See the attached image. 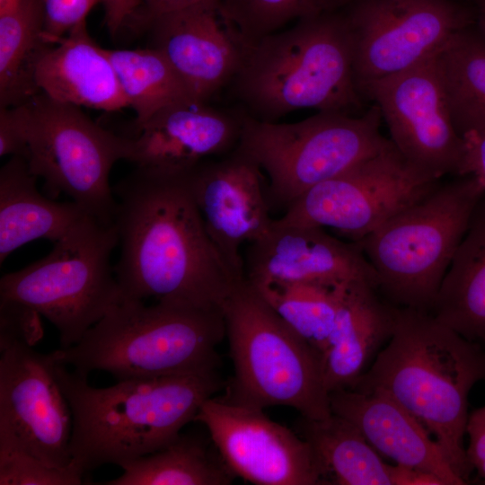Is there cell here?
<instances>
[{"label":"cell","mask_w":485,"mask_h":485,"mask_svg":"<svg viewBox=\"0 0 485 485\" xmlns=\"http://www.w3.org/2000/svg\"><path fill=\"white\" fill-rule=\"evenodd\" d=\"M127 299L221 308L239 278L209 236L186 173L137 167L113 187Z\"/></svg>","instance_id":"obj_1"},{"label":"cell","mask_w":485,"mask_h":485,"mask_svg":"<svg viewBox=\"0 0 485 485\" xmlns=\"http://www.w3.org/2000/svg\"><path fill=\"white\" fill-rule=\"evenodd\" d=\"M485 381V345L470 341L428 311L397 306L393 333L349 389L380 391L434 436L454 472L471 483L464 447L468 397Z\"/></svg>","instance_id":"obj_2"},{"label":"cell","mask_w":485,"mask_h":485,"mask_svg":"<svg viewBox=\"0 0 485 485\" xmlns=\"http://www.w3.org/2000/svg\"><path fill=\"white\" fill-rule=\"evenodd\" d=\"M56 374L73 414L71 466L84 476L166 446L224 385L217 368L119 380L103 388L58 359Z\"/></svg>","instance_id":"obj_3"},{"label":"cell","mask_w":485,"mask_h":485,"mask_svg":"<svg viewBox=\"0 0 485 485\" xmlns=\"http://www.w3.org/2000/svg\"><path fill=\"white\" fill-rule=\"evenodd\" d=\"M230 84L245 113L263 121H278L302 109L352 114L364 101L342 10L242 42Z\"/></svg>","instance_id":"obj_4"},{"label":"cell","mask_w":485,"mask_h":485,"mask_svg":"<svg viewBox=\"0 0 485 485\" xmlns=\"http://www.w3.org/2000/svg\"><path fill=\"white\" fill-rule=\"evenodd\" d=\"M225 337L221 308L125 298L76 344L54 351L81 375L101 370L119 381L217 368Z\"/></svg>","instance_id":"obj_5"},{"label":"cell","mask_w":485,"mask_h":485,"mask_svg":"<svg viewBox=\"0 0 485 485\" xmlns=\"http://www.w3.org/2000/svg\"><path fill=\"white\" fill-rule=\"evenodd\" d=\"M234 375L222 399L255 409L287 406L331 415L322 355L297 336L246 278L221 304Z\"/></svg>","instance_id":"obj_6"},{"label":"cell","mask_w":485,"mask_h":485,"mask_svg":"<svg viewBox=\"0 0 485 485\" xmlns=\"http://www.w3.org/2000/svg\"><path fill=\"white\" fill-rule=\"evenodd\" d=\"M485 190L473 175L439 181L423 198L357 241L377 289L396 306L430 312Z\"/></svg>","instance_id":"obj_7"},{"label":"cell","mask_w":485,"mask_h":485,"mask_svg":"<svg viewBox=\"0 0 485 485\" xmlns=\"http://www.w3.org/2000/svg\"><path fill=\"white\" fill-rule=\"evenodd\" d=\"M119 244L114 224L84 214L44 258L0 279V301L37 311L54 325L60 348L76 344L125 297L110 256Z\"/></svg>","instance_id":"obj_8"},{"label":"cell","mask_w":485,"mask_h":485,"mask_svg":"<svg viewBox=\"0 0 485 485\" xmlns=\"http://www.w3.org/2000/svg\"><path fill=\"white\" fill-rule=\"evenodd\" d=\"M373 105L362 115L318 111L293 123L242 113L238 146L269 179L268 198L286 209L316 185L374 155L389 142Z\"/></svg>","instance_id":"obj_9"},{"label":"cell","mask_w":485,"mask_h":485,"mask_svg":"<svg viewBox=\"0 0 485 485\" xmlns=\"http://www.w3.org/2000/svg\"><path fill=\"white\" fill-rule=\"evenodd\" d=\"M22 123L30 171L52 197L63 193L87 214L114 224L116 198L109 178L127 160L128 141L92 120L81 107L38 93L13 106Z\"/></svg>","instance_id":"obj_10"},{"label":"cell","mask_w":485,"mask_h":485,"mask_svg":"<svg viewBox=\"0 0 485 485\" xmlns=\"http://www.w3.org/2000/svg\"><path fill=\"white\" fill-rule=\"evenodd\" d=\"M342 12L362 97L371 84L425 61L475 23L463 0H351Z\"/></svg>","instance_id":"obj_11"},{"label":"cell","mask_w":485,"mask_h":485,"mask_svg":"<svg viewBox=\"0 0 485 485\" xmlns=\"http://www.w3.org/2000/svg\"><path fill=\"white\" fill-rule=\"evenodd\" d=\"M440 181L411 165L389 139L378 153L304 193L275 221L331 228L357 242Z\"/></svg>","instance_id":"obj_12"},{"label":"cell","mask_w":485,"mask_h":485,"mask_svg":"<svg viewBox=\"0 0 485 485\" xmlns=\"http://www.w3.org/2000/svg\"><path fill=\"white\" fill-rule=\"evenodd\" d=\"M57 362L55 351L40 353L0 337V451L66 468L73 414L57 381Z\"/></svg>","instance_id":"obj_13"},{"label":"cell","mask_w":485,"mask_h":485,"mask_svg":"<svg viewBox=\"0 0 485 485\" xmlns=\"http://www.w3.org/2000/svg\"><path fill=\"white\" fill-rule=\"evenodd\" d=\"M437 53L371 84L363 98L378 107L401 155L420 172L441 180L463 176L465 147L452 116Z\"/></svg>","instance_id":"obj_14"},{"label":"cell","mask_w":485,"mask_h":485,"mask_svg":"<svg viewBox=\"0 0 485 485\" xmlns=\"http://www.w3.org/2000/svg\"><path fill=\"white\" fill-rule=\"evenodd\" d=\"M194 421L203 424L223 461L235 477L256 485L327 484L312 445L273 421L263 410L211 397Z\"/></svg>","instance_id":"obj_15"},{"label":"cell","mask_w":485,"mask_h":485,"mask_svg":"<svg viewBox=\"0 0 485 485\" xmlns=\"http://www.w3.org/2000/svg\"><path fill=\"white\" fill-rule=\"evenodd\" d=\"M188 181L209 236L235 275L244 278L242 245L264 236L274 220L262 171L237 146L197 165Z\"/></svg>","instance_id":"obj_16"},{"label":"cell","mask_w":485,"mask_h":485,"mask_svg":"<svg viewBox=\"0 0 485 485\" xmlns=\"http://www.w3.org/2000/svg\"><path fill=\"white\" fill-rule=\"evenodd\" d=\"M245 278L253 285L269 282H311L337 286L365 278L377 287L374 269L357 242H345L322 227L282 225L249 243Z\"/></svg>","instance_id":"obj_17"},{"label":"cell","mask_w":485,"mask_h":485,"mask_svg":"<svg viewBox=\"0 0 485 485\" xmlns=\"http://www.w3.org/2000/svg\"><path fill=\"white\" fill-rule=\"evenodd\" d=\"M147 31L198 101L207 102L231 83L242 41L224 20L219 0H201L157 17Z\"/></svg>","instance_id":"obj_18"},{"label":"cell","mask_w":485,"mask_h":485,"mask_svg":"<svg viewBox=\"0 0 485 485\" xmlns=\"http://www.w3.org/2000/svg\"><path fill=\"white\" fill-rule=\"evenodd\" d=\"M242 124V113L226 112L207 102L170 106L123 135L128 147L127 161L137 167L186 173L234 149Z\"/></svg>","instance_id":"obj_19"},{"label":"cell","mask_w":485,"mask_h":485,"mask_svg":"<svg viewBox=\"0 0 485 485\" xmlns=\"http://www.w3.org/2000/svg\"><path fill=\"white\" fill-rule=\"evenodd\" d=\"M331 413L352 423L382 456L395 464L438 476L445 485H463L429 431L395 400L380 391L330 392Z\"/></svg>","instance_id":"obj_20"},{"label":"cell","mask_w":485,"mask_h":485,"mask_svg":"<svg viewBox=\"0 0 485 485\" xmlns=\"http://www.w3.org/2000/svg\"><path fill=\"white\" fill-rule=\"evenodd\" d=\"M32 81L37 93L78 107L108 112L128 107L107 49L90 36L85 21L40 48Z\"/></svg>","instance_id":"obj_21"},{"label":"cell","mask_w":485,"mask_h":485,"mask_svg":"<svg viewBox=\"0 0 485 485\" xmlns=\"http://www.w3.org/2000/svg\"><path fill=\"white\" fill-rule=\"evenodd\" d=\"M397 306L380 297L376 285L356 278L340 285L333 330L322 355L330 392L349 389L391 339Z\"/></svg>","instance_id":"obj_22"},{"label":"cell","mask_w":485,"mask_h":485,"mask_svg":"<svg viewBox=\"0 0 485 485\" xmlns=\"http://www.w3.org/2000/svg\"><path fill=\"white\" fill-rule=\"evenodd\" d=\"M26 160L11 158L0 170V263L21 246L37 239H60L84 214L74 201L42 195Z\"/></svg>","instance_id":"obj_23"},{"label":"cell","mask_w":485,"mask_h":485,"mask_svg":"<svg viewBox=\"0 0 485 485\" xmlns=\"http://www.w3.org/2000/svg\"><path fill=\"white\" fill-rule=\"evenodd\" d=\"M430 313L470 341L485 340V197L479 203Z\"/></svg>","instance_id":"obj_24"},{"label":"cell","mask_w":485,"mask_h":485,"mask_svg":"<svg viewBox=\"0 0 485 485\" xmlns=\"http://www.w3.org/2000/svg\"><path fill=\"white\" fill-rule=\"evenodd\" d=\"M297 427L321 461L327 484L393 485L392 465L344 418L333 413L322 419L302 417Z\"/></svg>","instance_id":"obj_25"},{"label":"cell","mask_w":485,"mask_h":485,"mask_svg":"<svg viewBox=\"0 0 485 485\" xmlns=\"http://www.w3.org/2000/svg\"><path fill=\"white\" fill-rule=\"evenodd\" d=\"M106 485H227L235 476L203 438L180 434L166 446L120 465Z\"/></svg>","instance_id":"obj_26"},{"label":"cell","mask_w":485,"mask_h":485,"mask_svg":"<svg viewBox=\"0 0 485 485\" xmlns=\"http://www.w3.org/2000/svg\"><path fill=\"white\" fill-rule=\"evenodd\" d=\"M437 62L460 135L485 130V34L475 23L458 31Z\"/></svg>","instance_id":"obj_27"},{"label":"cell","mask_w":485,"mask_h":485,"mask_svg":"<svg viewBox=\"0 0 485 485\" xmlns=\"http://www.w3.org/2000/svg\"><path fill=\"white\" fill-rule=\"evenodd\" d=\"M107 53L128 107L135 110L133 126L170 106L198 101L158 48L107 49Z\"/></svg>","instance_id":"obj_28"},{"label":"cell","mask_w":485,"mask_h":485,"mask_svg":"<svg viewBox=\"0 0 485 485\" xmlns=\"http://www.w3.org/2000/svg\"><path fill=\"white\" fill-rule=\"evenodd\" d=\"M43 0H22L0 15V107L17 106L38 93L32 65L47 43Z\"/></svg>","instance_id":"obj_29"},{"label":"cell","mask_w":485,"mask_h":485,"mask_svg":"<svg viewBox=\"0 0 485 485\" xmlns=\"http://www.w3.org/2000/svg\"><path fill=\"white\" fill-rule=\"evenodd\" d=\"M341 284L269 282L252 285L297 336L323 355L334 327Z\"/></svg>","instance_id":"obj_30"},{"label":"cell","mask_w":485,"mask_h":485,"mask_svg":"<svg viewBox=\"0 0 485 485\" xmlns=\"http://www.w3.org/2000/svg\"><path fill=\"white\" fill-rule=\"evenodd\" d=\"M351 0H219L220 13L242 42L313 16L343 10Z\"/></svg>","instance_id":"obj_31"},{"label":"cell","mask_w":485,"mask_h":485,"mask_svg":"<svg viewBox=\"0 0 485 485\" xmlns=\"http://www.w3.org/2000/svg\"><path fill=\"white\" fill-rule=\"evenodd\" d=\"M84 475L73 466H52L17 451H0V485H79Z\"/></svg>","instance_id":"obj_32"},{"label":"cell","mask_w":485,"mask_h":485,"mask_svg":"<svg viewBox=\"0 0 485 485\" xmlns=\"http://www.w3.org/2000/svg\"><path fill=\"white\" fill-rule=\"evenodd\" d=\"M41 315L26 305L0 301V337L33 347L43 337Z\"/></svg>","instance_id":"obj_33"},{"label":"cell","mask_w":485,"mask_h":485,"mask_svg":"<svg viewBox=\"0 0 485 485\" xmlns=\"http://www.w3.org/2000/svg\"><path fill=\"white\" fill-rule=\"evenodd\" d=\"M100 0H43L45 25L43 37L47 43L66 35L85 21L91 9Z\"/></svg>","instance_id":"obj_34"},{"label":"cell","mask_w":485,"mask_h":485,"mask_svg":"<svg viewBox=\"0 0 485 485\" xmlns=\"http://www.w3.org/2000/svg\"><path fill=\"white\" fill-rule=\"evenodd\" d=\"M466 434L469 436L466 455L475 472L473 481L485 484V405L469 413Z\"/></svg>","instance_id":"obj_35"},{"label":"cell","mask_w":485,"mask_h":485,"mask_svg":"<svg viewBox=\"0 0 485 485\" xmlns=\"http://www.w3.org/2000/svg\"><path fill=\"white\" fill-rule=\"evenodd\" d=\"M26 140L23 128L14 107L0 109V156L24 157Z\"/></svg>","instance_id":"obj_36"},{"label":"cell","mask_w":485,"mask_h":485,"mask_svg":"<svg viewBox=\"0 0 485 485\" xmlns=\"http://www.w3.org/2000/svg\"><path fill=\"white\" fill-rule=\"evenodd\" d=\"M201 0H142L137 10L126 25L136 31H147L157 17Z\"/></svg>","instance_id":"obj_37"},{"label":"cell","mask_w":485,"mask_h":485,"mask_svg":"<svg viewBox=\"0 0 485 485\" xmlns=\"http://www.w3.org/2000/svg\"><path fill=\"white\" fill-rule=\"evenodd\" d=\"M463 137L465 147L463 176H475L485 190V130L470 131Z\"/></svg>","instance_id":"obj_38"},{"label":"cell","mask_w":485,"mask_h":485,"mask_svg":"<svg viewBox=\"0 0 485 485\" xmlns=\"http://www.w3.org/2000/svg\"><path fill=\"white\" fill-rule=\"evenodd\" d=\"M105 25L110 35H117L139 7L142 0H101Z\"/></svg>","instance_id":"obj_39"},{"label":"cell","mask_w":485,"mask_h":485,"mask_svg":"<svg viewBox=\"0 0 485 485\" xmlns=\"http://www.w3.org/2000/svg\"><path fill=\"white\" fill-rule=\"evenodd\" d=\"M393 485H445L436 475L399 464L391 466Z\"/></svg>","instance_id":"obj_40"},{"label":"cell","mask_w":485,"mask_h":485,"mask_svg":"<svg viewBox=\"0 0 485 485\" xmlns=\"http://www.w3.org/2000/svg\"><path fill=\"white\" fill-rule=\"evenodd\" d=\"M475 17V25L485 34V0H468Z\"/></svg>","instance_id":"obj_41"},{"label":"cell","mask_w":485,"mask_h":485,"mask_svg":"<svg viewBox=\"0 0 485 485\" xmlns=\"http://www.w3.org/2000/svg\"><path fill=\"white\" fill-rule=\"evenodd\" d=\"M22 0H0V15L14 10Z\"/></svg>","instance_id":"obj_42"},{"label":"cell","mask_w":485,"mask_h":485,"mask_svg":"<svg viewBox=\"0 0 485 485\" xmlns=\"http://www.w3.org/2000/svg\"><path fill=\"white\" fill-rule=\"evenodd\" d=\"M483 345H485V340H484V342H483Z\"/></svg>","instance_id":"obj_43"}]
</instances>
